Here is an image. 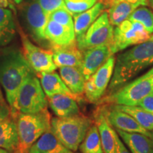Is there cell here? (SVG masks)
<instances>
[{
	"instance_id": "cell-1",
	"label": "cell",
	"mask_w": 153,
	"mask_h": 153,
	"mask_svg": "<svg viewBox=\"0 0 153 153\" xmlns=\"http://www.w3.org/2000/svg\"><path fill=\"white\" fill-rule=\"evenodd\" d=\"M151 66H153V41L150 39L119 53L108 91L110 94L116 92Z\"/></svg>"
},
{
	"instance_id": "cell-2",
	"label": "cell",
	"mask_w": 153,
	"mask_h": 153,
	"mask_svg": "<svg viewBox=\"0 0 153 153\" xmlns=\"http://www.w3.org/2000/svg\"><path fill=\"white\" fill-rule=\"evenodd\" d=\"M33 73L36 72L19 50L8 48L0 54V86L5 92L11 116L14 119L17 116L15 105L19 89Z\"/></svg>"
},
{
	"instance_id": "cell-3",
	"label": "cell",
	"mask_w": 153,
	"mask_h": 153,
	"mask_svg": "<svg viewBox=\"0 0 153 153\" xmlns=\"http://www.w3.org/2000/svg\"><path fill=\"white\" fill-rule=\"evenodd\" d=\"M51 119L48 108L36 114L19 113L16 118L19 145L14 153H29L32 145L51 129Z\"/></svg>"
},
{
	"instance_id": "cell-4",
	"label": "cell",
	"mask_w": 153,
	"mask_h": 153,
	"mask_svg": "<svg viewBox=\"0 0 153 153\" xmlns=\"http://www.w3.org/2000/svg\"><path fill=\"white\" fill-rule=\"evenodd\" d=\"M91 125V118L79 114L65 118H53L51 129L65 147L76 152Z\"/></svg>"
},
{
	"instance_id": "cell-5",
	"label": "cell",
	"mask_w": 153,
	"mask_h": 153,
	"mask_svg": "<svg viewBox=\"0 0 153 153\" xmlns=\"http://www.w3.org/2000/svg\"><path fill=\"white\" fill-rule=\"evenodd\" d=\"M48 104L46 95L39 79L36 73L32 74L19 90L15 105L17 116L19 113L36 114L48 108Z\"/></svg>"
},
{
	"instance_id": "cell-6",
	"label": "cell",
	"mask_w": 153,
	"mask_h": 153,
	"mask_svg": "<svg viewBox=\"0 0 153 153\" xmlns=\"http://www.w3.org/2000/svg\"><path fill=\"white\" fill-rule=\"evenodd\" d=\"M152 93L153 67L143 75L110 94L106 101L114 102L116 105L137 106L143 99Z\"/></svg>"
},
{
	"instance_id": "cell-7",
	"label": "cell",
	"mask_w": 153,
	"mask_h": 153,
	"mask_svg": "<svg viewBox=\"0 0 153 153\" xmlns=\"http://www.w3.org/2000/svg\"><path fill=\"white\" fill-rule=\"evenodd\" d=\"M21 6V17L26 33L37 43L45 45L49 43L45 36L48 16L36 0L25 1Z\"/></svg>"
},
{
	"instance_id": "cell-8",
	"label": "cell",
	"mask_w": 153,
	"mask_h": 153,
	"mask_svg": "<svg viewBox=\"0 0 153 153\" xmlns=\"http://www.w3.org/2000/svg\"><path fill=\"white\" fill-rule=\"evenodd\" d=\"M150 38V33L142 24L126 19L114 29V37L110 45L113 54L132 45L144 43Z\"/></svg>"
},
{
	"instance_id": "cell-9",
	"label": "cell",
	"mask_w": 153,
	"mask_h": 153,
	"mask_svg": "<svg viewBox=\"0 0 153 153\" xmlns=\"http://www.w3.org/2000/svg\"><path fill=\"white\" fill-rule=\"evenodd\" d=\"M114 26L111 24L107 11H105L91 25L86 33L76 38L77 46L83 52L92 48L108 45L112 43Z\"/></svg>"
},
{
	"instance_id": "cell-10",
	"label": "cell",
	"mask_w": 153,
	"mask_h": 153,
	"mask_svg": "<svg viewBox=\"0 0 153 153\" xmlns=\"http://www.w3.org/2000/svg\"><path fill=\"white\" fill-rule=\"evenodd\" d=\"M21 36L22 53L36 74L55 71L57 67L53 61L51 50H47L34 45L24 33H21Z\"/></svg>"
},
{
	"instance_id": "cell-11",
	"label": "cell",
	"mask_w": 153,
	"mask_h": 153,
	"mask_svg": "<svg viewBox=\"0 0 153 153\" xmlns=\"http://www.w3.org/2000/svg\"><path fill=\"white\" fill-rule=\"evenodd\" d=\"M116 57L111 55L100 68L92 74L85 85L86 99L91 103H97L106 92L111 79Z\"/></svg>"
},
{
	"instance_id": "cell-12",
	"label": "cell",
	"mask_w": 153,
	"mask_h": 153,
	"mask_svg": "<svg viewBox=\"0 0 153 153\" xmlns=\"http://www.w3.org/2000/svg\"><path fill=\"white\" fill-rule=\"evenodd\" d=\"M53 58L57 68L74 67L79 68L83 60V52L77 46L76 41L64 45H51Z\"/></svg>"
},
{
	"instance_id": "cell-13",
	"label": "cell",
	"mask_w": 153,
	"mask_h": 153,
	"mask_svg": "<svg viewBox=\"0 0 153 153\" xmlns=\"http://www.w3.org/2000/svg\"><path fill=\"white\" fill-rule=\"evenodd\" d=\"M114 54L108 45L89 48L83 51V60L79 68L85 79L87 80Z\"/></svg>"
},
{
	"instance_id": "cell-14",
	"label": "cell",
	"mask_w": 153,
	"mask_h": 153,
	"mask_svg": "<svg viewBox=\"0 0 153 153\" xmlns=\"http://www.w3.org/2000/svg\"><path fill=\"white\" fill-rule=\"evenodd\" d=\"M103 110L107 120L115 129L127 133H140L149 137H151L150 131L145 129L127 113L118 110L115 107H113L109 111L104 108H103Z\"/></svg>"
},
{
	"instance_id": "cell-15",
	"label": "cell",
	"mask_w": 153,
	"mask_h": 153,
	"mask_svg": "<svg viewBox=\"0 0 153 153\" xmlns=\"http://www.w3.org/2000/svg\"><path fill=\"white\" fill-rule=\"evenodd\" d=\"M95 123L100 135L101 145L104 153H118L116 131L112 128L105 116L103 108H99L94 115Z\"/></svg>"
},
{
	"instance_id": "cell-16",
	"label": "cell",
	"mask_w": 153,
	"mask_h": 153,
	"mask_svg": "<svg viewBox=\"0 0 153 153\" xmlns=\"http://www.w3.org/2000/svg\"><path fill=\"white\" fill-rule=\"evenodd\" d=\"M36 74L47 97L55 94H65L70 96L77 101H79L77 97L68 89L57 72L53 71L51 72H42Z\"/></svg>"
},
{
	"instance_id": "cell-17",
	"label": "cell",
	"mask_w": 153,
	"mask_h": 153,
	"mask_svg": "<svg viewBox=\"0 0 153 153\" xmlns=\"http://www.w3.org/2000/svg\"><path fill=\"white\" fill-rule=\"evenodd\" d=\"M61 79L68 88L79 101L85 94L86 79L79 68L74 67H62L59 68Z\"/></svg>"
},
{
	"instance_id": "cell-18",
	"label": "cell",
	"mask_w": 153,
	"mask_h": 153,
	"mask_svg": "<svg viewBox=\"0 0 153 153\" xmlns=\"http://www.w3.org/2000/svg\"><path fill=\"white\" fill-rule=\"evenodd\" d=\"M45 36L50 45H68L76 41L74 30L49 19L45 28Z\"/></svg>"
},
{
	"instance_id": "cell-19",
	"label": "cell",
	"mask_w": 153,
	"mask_h": 153,
	"mask_svg": "<svg viewBox=\"0 0 153 153\" xmlns=\"http://www.w3.org/2000/svg\"><path fill=\"white\" fill-rule=\"evenodd\" d=\"M51 110L56 117L65 118L79 114L76 99L65 94H55L47 97Z\"/></svg>"
},
{
	"instance_id": "cell-20",
	"label": "cell",
	"mask_w": 153,
	"mask_h": 153,
	"mask_svg": "<svg viewBox=\"0 0 153 153\" xmlns=\"http://www.w3.org/2000/svg\"><path fill=\"white\" fill-rule=\"evenodd\" d=\"M107 8L108 7L105 4L99 1L91 8L74 16V29L76 38L83 36L91 25Z\"/></svg>"
},
{
	"instance_id": "cell-21",
	"label": "cell",
	"mask_w": 153,
	"mask_h": 153,
	"mask_svg": "<svg viewBox=\"0 0 153 153\" xmlns=\"http://www.w3.org/2000/svg\"><path fill=\"white\" fill-rule=\"evenodd\" d=\"M70 150L62 144L51 129L45 132L32 145L29 153H70Z\"/></svg>"
},
{
	"instance_id": "cell-22",
	"label": "cell",
	"mask_w": 153,
	"mask_h": 153,
	"mask_svg": "<svg viewBox=\"0 0 153 153\" xmlns=\"http://www.w3.org/2000/svg\"><path fill=\"white\" fill-rule=\"evenodd\" d=\"M131 153H153V143L150 137L140 133H127L115 129Z\"/></svg>"
},
{
	"instance_id": "cell-23",
	"label": "cell",
	"mask_w": 153,
	"mask_h": 153,
	"mask_svg": "<svg viewBox=\"0 0 153 153\" xmlns=\"http://www.w3.org/2000/svg\"><path fill=\"white\" fill-rule=\"evenodd\" d=\"M19 145L16 119L10 116L0 123V148L14 153Z\"/></svg>"
},
{
	"instance_id": "cell-24",
	"label": "cell",
	"mask_w": 153,
	"mask_h": 153,
	"mask_svg": "<svg viewBox=\"0 0 153 153\" xmlns=\"http://www.w3.org/2000/svg\"><path fill=\"white\" fill-rule=\"evenodd\" d=\"M138 7L137 6L126 1V0H112L108 4V19L113 26H117L128 19L133 11Z\"/></svg>"
},
{
	"instance_id": "cell-25",
	"label": "cell",
	"mask_w": 153,
	"mask_h": 153,
	"mask_svg": "<svg viewBox=\"0 0 153 153\" xmlns=\"http://www.w3.org/2000/svg\"><path fill=\"white\" fill-rule=\"evenodd\" d=\"M114 107L127 113L147 131H151L153 129V114H151L137 106L116 105Z\"/></svg>"
},
{
	"instance_id": "cell-26",
	"label": "cell",
	"mask_w": 153,
	"mask_h": 153,
	"mask_svg": "<svg viewBox=\"0 0 153 153\" xmlns=\"http://www.w3.org/2000/svg\"><path fill=\"white\" fill-rule=\"evenodd\" d=\"M82 153H104L97 125H91L79 147Z\"/></svg>"
},
{
	"instance_id": "cell-27",
	"label": "cell",
	"mask_w": 153,
	"mask_h": 153,
	"mask_svg": "<svg viewBox=\"0 0 153 153\" xmlns=\"http://www.w3.org/2000/svg\"><path fill=\"white\" fill-rule=\"evenodd\" d=\"M128 19L140 23L149 33H153V11L148 7H137Z\"/></svg>"
},
{
	"instance_id": "cell-28",
	"label": "cell",
	"mask_w": 153,
	"mask_h": 153,
	"mask_svg": "<svg viewBox=\"0 0 153 153\" xmlns=\"http://www.w3.org/2000/svg\"><path fill=\"white\" fill-rule=\"evenodd\" d=\"M99 0H64L65 7L72 17L88 10Z\"/></svg>"
},
{
	"instance_id": "cell-29",
	"label": "cell",
	"mask_w": 153,
	"mask_h": 153,
	"mask_svg": "<svg viewBox=\"0 0 153 153\" xmlns=\"http://www.w3.org/2000/svg\"><path fill=\"white\" fill-rule=\"evenodd\" d=\"M49 19H51L65 27L70 28V29L74 30L72 16L69 13L65 7L57 9L51 13L49 15Z\"/></svg>"
},
{
	"instance_id": "cell-30",
	"label": "cell",
	"mask_w": 153,
	"mask_h": 153,
	"mask_svg": "<svg viewBox=\"0 0 153 153\" xmlns=\"http://www.w3.org/2000/svg\"><path fill=\"white\" fill-rule=\"evenodd\" d=\"M41 8L49 17V15L57 9L65 8L64 0H36Z\"/></svg>"
},
{
	"instance_id": "cell-31",
	"label": "cell",
	"mask_w": 153,
	"mask_h": 153,
	"mask_svg": "<svg viewBox=\"0 0 153 153\" xmlns=\"http://www.w3.org/2000/svg\"><path fill=\"white\" fill-rule=\"evenodd\" d=\"M0 28H15L12 11L0 7Z\"/></svg>"
},
{
	"instance_id": "cell-32",
	"label": "cell",
	"mask_w": 153,
	"mask_h": 153,
	"mask_svg": "<svg viewBox=\"0 0 153 153\" xmlns=\"http://www.w3.org/2000/svg\"><path fill=\"white\" fill-rule=\"evenodd\" d=\"M15 36V28H0V48L6 46Z\"/></svg>"
},
{
	"instance_id": "cell-33",
	"label": "cell",
	"mask_w": 153,
	"mask_h": 153,
	"mask_svg": "<svg viewBox=\"0 0 153 153\" xmlns=\"http://www.w3.org/2000/svg\"><path fill=\"white\" fill-rule=\"evenodd\" d=\"M137 106L141 107L151 114H153V93L143 99Z\"/></svg>"
},
{
	"instance_id": "cell-34",
	"label": "cell",
	"mask_w": 153,
	"mask_h": 153,
	"mask_svg": "<svg viewBox=\"0 0 153 153\" xmlns=\"http://www.w3.org/2000/svg\"><path fill=\"white\" fill-rule=\"evenodd\" d=\"M11 116V110L9 105L0 104V123Z\"/></svg>"
},
{
	"instance_id": "cell-35",
	"label": "cell",
	"mask_w": 153,
	"mask_h": 153,
	"mask_svg": "<svg viewBox=\"0 0 153 153\" xmlns=\"http://www.w3.org/2000/svg\"><path fill=\"white\" fill-rule=\"evenodd\" d=\"M116 143H117V152L118 153H131L125 146V145H124V143L123 141H122V140L120 139V137H119V135H118L117 132H116Z\"/></svg>"
},
{
	"instance_id": "cell-36",
	"label": "cell",
	"mask_w": 153,
	"mask_h": 153,
	"mask_svg": "<svg viewBox=\"0 0 153 153\" xmlns=\"http://www.w3.org/2000/svg\"><path fill=\"white\" fill-rule=\"evenodd\" d=\"M0 7L4 8H10L15 11L14 0H0Z\"/></svg>"
},
{
	"instance_id": "cell-37",
	"label": "cell",
	"mask_w": 153,
	"mask_h": 153,
	"mask_svg": "<svg viewBox=\"0 0 153 153\" xmlns=\"http://www.w3.org/2000/svg\"><path fill=\"white\" fill-rule=\"evenodd\" d=\"M128 2L139 7V6H148L149 2L148 0H126Z\"/></svg>"
},
{
	"instance_id": "cell-38",
	"label": "cell",
	"mask_w": 153,
	"mask_h": 153,
	"mask_svg": "<svg viewBox=\"0 0 153 153\" xmlns=\"http://www.w3.org/2000/svg\"><path fill=\"white\" fill-rule=\"evenodd\" d=\"M0 104H7V103H6V101H5L4 98V96H3L2 92H1V88H0Z\"/></svg>"
},
{
	"instance_id": "cell-39",
	"label": "cell",
	"mask_w": 153,
	"mask_h": 153,
	"mask_svg": "<svg viewBox=\"0 0 153 153\" xmlns=\"http://www.w3.org/2000/svg\"><path fill=\"white\" fill-rule=\"evenodd\" d=\"M111 1H112V0H100V1L105 4L107 6V7H108V4H109Z\"/></svg>"
},
{
	"instance_id": "cell-40",
	"label": "cell",
	"mask_w": 153,
	"mask_h": 153,
	"mask_svg": "<svg viewBox=\"0 0 153 153\" xmlns=\"http://www.w3.org/2000/svg\"><path fill=\"white\" fill-rule=\"evenodd\" d=\"M24 0H14V2L16 4H20L23 2Z\"/></svg>"
},
{
	"instance_id": "cell-41",
	"label": "cell",
	"mask_w": 153,
	"mask_h": 153,
	"mask_svg": "<svg viewBox=\"0 0 153 153\" xmlns=\"http://www.w3.org/2000/svg\"><path fill=\"white\" fill-rule=\"evenodd\" d=\"M0 153H11V152H9V151L7 150H4V149L0 148Z\"/></svg>"
},
{
	"instance_id": "cell-42",
	"label": "cell",
	"mask_w": 153,
	"mask_h": 153,
	"mask_svg": "<svg viewBox=\"0 0 153 153\" xmlns=\"http://www.w3.org/2000/svg\"><path fill=\"white\" fill-rule=\"evenodd\" d=\"M150 133H151V137H150V139L152 140V143H153V129L152 130V131H150Z\"/></svg>"
},
{
	"instance_id": "cell-43",
	"label": "cell",
	"mask_w": 153,
	"mask_h": 153,
	"mask_svg": "<svg viewBox=\"0 0 153 153\" xmlns=\"http://www.w3.org/2000/svg\"><path fill=\"white\" fill-rule=\"evenodd\" d=\"M150 6H151V7H152V8L153 9V1H152V2L150 3Z\"/></svg>"
},
{
	"instance_id": "cell-44",
	"label": "cell",
	"mask_w": 153,
	"mask_h": 153,
	"mask_svg": "<svg viewBox=\"0 0 153 153\" xmlns=\"http://www.w3.org/2000/svg\"><path fill=\"white\" fill-rule=\"evenodd\" d=\"M150 40H151V41H153V35L152 36H150Z\"/></svg>"
},
{
	"instance_id": "cell-45",
	"label": "cell",
	"mask_w": 153,
	"mask_h": 153,
	"mask_svg": "<svg viewBox=\"0 0 153 153\" xmlns=\"http://www.w3.org/2000/svg\"><path fill=\"white\" fill-rule=\"evenodd\" d=\"M148 2H149V4H150V2H152V1H153V0H148Z\"/></svg>"
},
{
	"instance_id": "cell-46",
	"label": "cell",
	"mask_w": 153,
	"mask_h": 153,
	"mask_svg": "<svg viewBox=\"0 0 153 153\" xmlns=\"http://www.w3.org/2000/svg\"><path fill=\"white\" fill-rule=\"evenodd\" d=\"M70 153H77V152H73V151H72V152H70Z\"/></svg>"
}]
</instances>
